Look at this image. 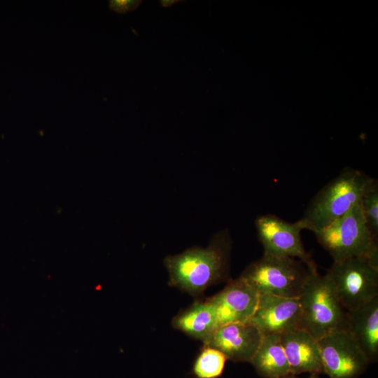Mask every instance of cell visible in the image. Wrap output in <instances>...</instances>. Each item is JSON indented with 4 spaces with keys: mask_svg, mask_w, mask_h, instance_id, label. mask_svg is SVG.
Returning a JSON list of instances; mask_svg holds the SVG:
<instances>
[{
    "mask_svg": "<svg viewBox=\"0 0 378 378\" xmlns=\"http://www.w3.org/2000/svg\"><path fill=\"white\" fill-rule=\"evenodd\" d=\"M263 337L249 321L234 322L218 327L204 346L219 350L232 361L250 363Z\"/></svg>",
    "mask_w": 378,
    "mask_h": 378,
    "instance_id": "30bf717a",
    "label": "cell"
},
{
    "mask_svg": "<svg viewBox=\"0 0 378 378\" xmlns=\"http://www.w3.org/2000/svg\"><path fill=\"white\" fill-rule=\"evenodd\" d=\"M178 1V0H162L160 4L163 7L168 8Z\"/></svg>",
    "mask_w": 378,
    "mask_h": 378,
    "instance_id": "d6986e66",
    "label": "cell"
},
{
    "mask_svg": "<svg viewBox=\"0 0 378 378\" xmlns=\"http://www.w3.org/2000/svg\"><path fill=\"white\" fill-rule=\"evenodd\" d=\"M173 326L200 340L206 344L219 326L214 309L209 299L195 302L178 314L172 321Z\"/></svg>",
    "mask_w": 378,
    "mask_h": 378,
    "instance_id": "5bb4252c",
    "label": "cell"
},
{
    "mask_svg": "<svg viewBox=\"0 0 378 378\" xmlns=\"http://www.w3.org/2000/svg\"><path fill=\"white\" fill-rule=\"evenodd\" d=\"M299 298L302 307L300 328L317 340L333 331L346 329V311L326 274L312 270Z\"/></svg>",
    "mask_w": 378,
    "mask_h": 378,
    "instance_id": "3957f363",
    "label": "cell"
},
{
    "mask_svg": "<svg viewBox=\"0 0 378 378\" xmlns=\"http://www.w3.org/2000/svg\"><path fill=\"white\" fill-rule=\"evenodd\" d=\"M312 270L295 258L263 254L248 265L240 277L259 294L298 298Z\"/></svg>",
    "mask_w": 378,
    "mask_h": 378,
    "instance_id": "5b68a950",
    "label": "cell"
},
{
    "mask_svg": "<svg viewBox=\"0 0 378 378\" xmlns=\"http://www.w3.org/2000/svg\"><path fill=\"white\" fill-rule=\"evenodd\" d=\"M291 374L323 373L318 340L304 330L298 328L280 334Z\"/></svg>",
    "mask_w": 378,
    "mask_h": 378,
    "instance_id": "7c38bea8",
    "label": "cell"
},
{
    "mask_svg": "<svg viewBox=\"0 0 378 378\" xmlns=\"http://www.w3.org/2000/svg\"><path fill=\"white\" fill-rule=\"evenodd\" d=\"M255 225L264 254L295 258L309 269H316L314 261L304 247L300 234L304 229L299 220L290 223L276 216L265 214L256 218Z\"/></svg>",
    "mask_w": 378,
    "mask_h": 378,
    "instance_id": "ba28073f",
    "label": "cell"
},
{
    "mask_svg": "<svg viewBox=\"0 0 378 378\" xmlns=\"http://www.w3.org/2000/svg\"><path fill=\"white\" fill-rule=\"evenodd\" d=\"M302 307L298 298L261 293L256 309L248 321L267 336L300 328Z\"/></svg>",
    "mask_w": 378,
    "mask_h": 378,
    "instance_id": "9c48e42d",
    "label": "cell"
},
{
    "mask_svg": "<svg viewBox=\"0 0 378 378\" xmlns=\"http://www.w3.org/2000/svg\"><path fill=\"white\" fill-rule=\"evenodd\" d=\"M362 212L367 226L377 239L378 237V183L374 179L360 200Z\"/></svg>",
    "mask_w": 378,
    "mask_h": 378,
    "instance_id": "e0dca14e",
    "label": "cell"
},
{
    "mask_svg": "<svg viewBox=\"0 0 378 378\" xmlns=\"http://www.w3.org/2000/svg\"><path fill=\"white\" fill-rule=\"evenodd\" d=\"M230 248L229 233L223 230L216 234L205 248L194 246L167 256L164 262L169 284L192 295L202 293L226 276Z\"/></svg>",
    "mask_w": 378,
    "mask_h": 378,
    "instance_id": "6da1fadb",
    "label": "cell"
},
{
    "mask_svg": "<svg viewBox=\"0 0 378 378\" xmlns=\"http://www.w3.org/2000/svg\"><path fill=\"white\" fill-rule=\"evenodd\" d=\"M323 373L329 378H358L370 361L354 337L339 330L318 340Z\"/></svg>",
    "mask_w": 378,
    "mask_h": 378,
    "instance_id": "52a82bcc",
    "label": "cell"
},
{
    "mask_svg": "<svg viewBox=\"0 0 378 378\" xmlns=\"http://www.w3.org/2000/svg\"><path fill=\"white\" fill-rule=\"evenodd\" d=\"M259 295L240 276L230 281L220 292L209 298L218 326L248 321L256 309Z\"/></svg>",
    "mask_w": 378,
    "mask_h": 378,
    "instance_id": "8fae6325",
    "label": "cell"
},
{
    "mask_svg": "<svg viewBox=\"0 0 378 378\" xmlns=\"http://www.w3.org/2000/svg\"><path fill=\"white\" fill-rule=\"evenodd\" d=\"M250 363L263 378H284L290 374L279 334L265 336Z\"/></svg>",
    "mask_w": 378,
    "mask_h": 378,
    "instance_id": "9a60e30c",
    "label": "cell"
},
{
    "mask_svg": "<svg viewBox=\"0 0 378 378\" xmlns=\"http://www.w3.org/2000/svg\"><path fill=\"white\" fill-rule=\"evenodd\" d=\"M374 178L364 172L346 169L321 189L299 220L314 233L342 217L360 202Z\"/></svg>",
    "mask_w": 378,
    "mask_h": 378,
    "instance_id": "7a4b0ae2",
    "label": "cell"
},
{
    "mask_svg": "<svg viewBox=\"0 0 378 378\" xmlns=\"http://www.w3.org/2000/svg\"><path fill=\"white\" fill-rule=\"evenodd\" d=\"M284 378H299V377H298L297 375L290 374ZM309 378H319V377H318V375H311Z\"/></svg>",
    "mask_w": 378,
    "mask_h": 378,
    "instance_id": "ffe728a7",
    "label": "cell"
},
{
    "mask_svg": "<svg viewBox=\"0 0 378 378\" xmlns=\"http://www.w3.org/2000/svg\"><path fill=\"white\" fill-rule=\"evenodd\" d=\"M226 360L219 350L204 346L194 361L192 372L196 378H218L224 371Z\"/></svg>",
    "mask_w": 378,
    "mask_h": 378,
    "instance_id": "2e32d148",
    "label": "cell"
},
{
    "mask_svg": "<svg viewBox=\"0 0 378 378\" xmlns=\"http://www.w3.org/2000/svg\"><path fill=\"white\" fill-rule=\"evenodd\" d=\"M314 234L333 262L378 251L377 239L367 226L360 202Z\"/></svg>",
    "mask_w": 378,
    "mask_h": 378,
    "instance_id": "8992f818",
    "label": "cell"
},
{
    "mask_svg": "<svg viewBox=\"0 0 378 378\" xmlns=\"http://www.w3.org/2000/svg\"><path fill=\"white\" fill-rule=\"evenodd\" d=\"M346 330L354 337L370 363L378 356V297L346 312Z\"/></svg>",
    "mask_w": 378,
    "mask_h": 378,
    "instance_id": "4fadbf2b",
    "label": "cell"
},
{
    "mask_svg": "<svg viewBox=\"0 0 378 378\" xmlns=\"http://www.w3.org/2000/svg\"><path fill=\"white\" fill-rule=\"evenodd\" d=\"M138 0H111L109 1L111 10L118 13H126L134 10L141 4Z\"/></svg>",
    "mask_w": 378,
    "mask_h": 378,
    "instance_id": "ac0fdd59",
    "label": "cell"
},
{
    "mask_svg": "<svg viewBox=\"0 0 378 378\" xmlns=\"http://www.w3.org/2000/svg\"><path fill=\"white\" fill-rule=\"evenodd\" d=\"M326 274L344 309L354 310L378 297V251L334 261Z\"/></svg>",
    "mask_w": 378,
    "mask_h": 378,
    "instance_id": "277c9868",
    "label": "cell"
}]
</instances>
